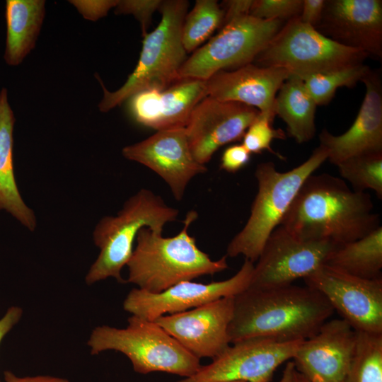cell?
Segmentation results:
<instances>
[{"mask_svg":"<svg viewBox=\"0 0 382 382\" xmlns=\"http://www.w3.org/2000/svg\"><path fill=\"white\" fill-rule=\"evenodd\" d=\"M370 195L351 190L328 173L304 181L280 225L297 236L336 245L357 241L381 226Z\"/></svg>","mask_w":382,"mask_h":382,"instance_id":"obj_1","label":"cell"},{"mask_svg":"<svg viewBox=\"0 0 382 382\" xmlns=\"http://www.w3.org/2000/svg\"><path fill=\"white\" fill-rule=\"evenodd\" d=\"M334 312L320 292L306 285L248 287L234 296L228 328L229 341L232 344L255 337L305 340L314 335Z\"/></svg>","mask_w":382,"mask_h":382,"instance_id":"obj_2","label":"cell"},{"mask_svg":"<svg viewBox=\"0 0 382 382\" xmlns=\"http://www.w3.org/2000/svg\"><path fill=\"white\" fill-rule=\"evenodd\" d=\"M197 218L195 211L187 213L183 228L177 235L163 237L162 233L142 228L128 261L127 282L138 289L158 294L185 281L213 275L228 269L227 255L213 260L197 245L188 228Z\"/></svg>","mask_w":382,"mask_h":382,"instance_id":"obj_3","label":"cell"},{"mask_svg":"<svg viewBox=\"0 0 382 382\" xmlns=\"http://www.w3.org/2000/svg\"><path fill=\"white\" fill-rule=\"evenodd\" d=\"M326 160L327 152L319 145L307 160L286 172L277 170L271 161L259 163L255 171L258 189L250 216L228 243L227 257L243 255L245 260L256 262L268 237L280 225L304 181Z\"/></svg>","mask_w":382,"mask_h":382,"instance_id":"obj_4","label":"cell"},{"mask_svg":"<svg viewBox=\"0 0 382 382\" xmlns=\"http://www.w3.org/2000/svg\"><path fill=\"white\" fill-rule=\"evenodd\" d=\"M188 6L186 0L162 1L158 8L161 21L151 33L144 35L138 63L123 86L110 92L100 81L101 112L109 111L137 93L163 90L180 79V69L187 59L181 33Z\"/></svg>","mask_w":382,"mask_h":382,"instance_id":"obj_5","label":"cell"},{"mask_svg":"<svg viewBox=\"0 0 382 382\" xmlns=\"http://www.w3.org/2000/svg\"><path fill=\"white\" fill-rule=\"evenodd\" d=\"M178 213L151 190L141 189L131 196L117 216H105L96 226L93 238L100 253L86 274V283L108 277L124 282L121 270L132 255L139 231L148 227L163 233L165 225L175 221Z\"/></svg>","mask_w":382,"mask_h":382,"instance_id":"obj_6","label":"cell"},{"mask_svg":"<svg viewBox=\"0 0 382 382\" xmlns=\"http://www.w3.org/2000/svg\"><path fill=\"white\" fill-rule=\"evenodd\" d=\"M88 345L91 354L115 350L130 360L134 370L147 374L162 371L185 378L202 367L196 357L155 321L132 315L125 328L108 325L93 329Z\"/></svg>","mask_w":382,"mask_h":382,"instance_id":"obj_7","label":"cell"},{"mask_svg":"<svg viewBox=\"0 0 382 382\" xmlns=\"http://www.w3.org/2000/svg\"><path fill=\"white\" fill-rule=\"evenodd\" d=\"M368 55L325 36L292 18L260 52L253 64L284 69L301 79L361 64Z\"/></svg>","mask_w":382,"mask_h":382,"instance_id":"obj_8","label":"cell"},{"mask_svg":"<svg viewBox=\"0 0 382 382\" xmlns=\"http://www.w3.org/2000/svg\"><path fill=\"white\" fill-rule=\"evenodd\" d=\"M282 25L279 20L250 15L232 20L186 59L180 69V79L206 81L219 71L253 63Z\"/></svg>","mask_w":382,"mask_h":382,"instance_id":"obj_9","label":"cell"},{"mask_svg":"<svg viewBox=\"0 0 382 382\" xmlns=\"http://www.w3.org/2000/svg\"><path fill=\"white\" fill-rule=\"evenodd\" d=\"M303 341L265 337L242 340L232 343L192 376L178 382H269L282 364L293 359Z\"/></svg>","mask_w":382,"mask_h":382,"instance_id":"obj_10","label":"cell"},{"mask_svg":"<svg viewBox=\"0 0 382 382\" xmlns=\"http://www.w3.org/2000/svg\"><path fill=\"white\" fill-rule=\"evenodd\" d=\"M336 245L301 238L279 225L268 237L253 267L249 288L269 289L291 284L323 265Z\"/></svg>","mask_w":382,"mask_h":382,"instance_id":"obj_11","label":"cell"},{"mask_svg":"<svg viewBox=\"0 0 382 382\" xmlns=\"http://www.w3.org/2000/svg\"><path fill=\"white\" fill-rule=\"evenodd\" d=\"M303 279L355 331L382 334V279H361L322 265Z\"/></svg>","mask_w":382,"mask_h":382,"instance_id":"obj_12","label":"cell"},{"mask_svg":"<svg viewBox=\"0 0 382 382\" xmlns=\"http://www.w3.org/2000/svg\"><path fill=\"white\" fill-rule=\"evenodd\" d=\"M254 264L244 260L233 277L209 284L185 281L158 294L135 288L129 291L124 309L132 315L154 321L159 317L183 312L217 299L235 296L249 287Z\"/></svg>","mask_w":382,"mask_h":382,"instance_id":"obj_13","label":"cell"},{"mask_svg":"<svg viewBox=\"0 0 382 382\" xmlns=\"http://www.w3.org/2000/svg\"><path fill=\"white\" fill-rule=\"evenodd\" d=\"M259 113L256 108L243 103L204 98L185 127L195 159L205 165L220 147L243 139Z\"/></svg>","mask_w":382,"mask_h":382,"instance_id":"obj_14","label":"cell"},{"mask_svg":"<svg viewBox=\"0 0 382 382\" xmlns=\"http://www.w3.org/2000/svg\"><path fill=\"white\" fill-rule=\"evenodd\" d=\"M234 296L224 297L154 320L196 357L215 359L229 346Z\"/></svg>","mask_w":382,"mask_h":382,"instance_id":"obj_15","label":"cell"},{"mask_svg":"<svg viewBox=\"0 0 382 382\" xmlns=\"http://www.w3.org/2000/svg\"><path fill=\"white\" fill-rule=\"evenodd\" d=\"M122 155L158 174L180 201L190 181L207 168L193 157L185 127L157 131L138 143L123 148Z\"/></svg>","mask_w":382,"mask_h":382,"instance_id":"obj_16","label":"cell"},{"mask_svg":"<svg viewBox=\"0 0 382 382\" xmlns=\"http://www.w3.org/2000/svg\"><path fill=\"white\" fill-rule=\"evenodd\" d=\"M357 340V332L343 319L327 320L303 340L293 357L296 370L310 382L345 381Z\"/></svg>","mask_w":382,"mask_h":382,"instance_id":"obj_17","label":"cell"},{"mask_svg":"<svg viewBox=\"0 0 382 382\" xmlns=\"http://www.w3.org/2000/svg\"><path fill=\"white\" fill-rule=\"evenodd\" d=\"M330 39L382 57V1L330 0L315 28Z\"/></svg>","mask_w":382,"mask_h":382,"instance_id":"obj_18","label":"cell"},{"mask_svg":"<svg viewBox=\"0 0 382 382\" xmlns=\"http://www.w3.org/2000/svg\"><path fill=\"white\" fill-rule=\"evenodd\" d=\"M366 93L359 112L351 127L340 135L326 129L319 135L320 145L325 149L332 164L352 156L382 152V83L378 71L369 69L361 81Z\"/></svg>","mask_w":382,"mask_h":382,"instance_id":"obj_19","label":"cell"},{"mask_svg":"<svg viewBox=\"0 0 382 382\" xmlns=\"http://www.w3.org/2000/svg\"><path fill=\"white\" fill-rule=\"evenodd\" d=\"M207 96L206 81L183 78L163 90L150 89L129 98L139 123L156 131L185 127L195 106Z\"/></svg>","mask_w":382,"mask_h":382,"instance_id":"obj_20","label":"cell"},{"mask_svg":"<svg viewBox=\"0 0 382 382\" xmlns=\"http://www.w3.org/2000/svg\"><path fill=\"white\" fill-rule=\"evenodd\" d=\"M291 74L274 66L253 63L236 70H221L206 80L207 96L220 101L237 102L274 115V101L283 83Z\"/></svg>","mask_w":382,"mask_h":382,"instance_id":"obj_21","label":"cell"},{"mask_svg":"<svg viewBox=\"0 0 382 382\" xmlns=\"http://www.w3.org/2000/svg\"><path fill=\"white\" fill-rule=\"evenodd\" d=\"M15 117L5 88L0 91V211L5 210L22 225L33 231L36 217L17 187L13 171V146Z\"/></svg>","mask_w":382,"mask_h":382,"instance_id":"obj_22","label":"cell"},{"mask_svg":"<svg viewBox=\"0 0 382 382\" xmlns=\"http://www.w3.org/2000/svg\"><path fill=\"white\" fill-rule=\"evenodd\" d=\"M44 16L45 1H6L4 59L8 65H19L34 47Z\"/></svg>","mask_w":382,"mask_h":382,"instance_id":"obj_23","label":"cell"},{"mask_svg":"<svg viewBox=\"0 0 382 382\" xmlns=\"http://www.w3.org/2000/svg\"><path fill=\"white\" fill-rule=\"evenodd\" d=\"M316 107L303 79L294 75L281 86L274 101L276 115L285 122L288 134L299 144L311 140L316 134Z\"/></svg>","mask_w":382,"mask_h":382,"instance_id":"obj_24","label":"cell"},{"mask_svg":"<svg viewBox=\"0 0 382 382\" xmlns=\"http://www.w3.org/2000/svg\"><path fill=\"white\" fill-rule=\"evenodd\" d=\"M323 265L361 279H382V226L357 241L336 245Z\"/></svg>","mask_w":382,"mask_h":382,"instance_id":"obj_25","label":"cell"},{"mask_svg":"<svg viewBox=\"0 0 382 382\" xmlns=\"http://www.w3.org/2000/svg\"><path fill=\"white\" fill-rule=\"evenodd\" d=\"M224 11L216 0H197L187 13L182 26L181 38L187 53L195 51L221 28Z\"/></svg>","mask_w":382,"mask_h":382,"instance_id":"obj_26","label":"cell"},{"mask_svg":"<svg viewBox=\"0 0 382 382\" xmlns=\"http://www.w3.org/2000/svg\"><path fill=\"white\" fill-rule=\"evenodd\" d=\"M357 332L345 382H382V334Z\"/></svg>","mask_w":382,"mask_h":382,"instance_id":"obj_27","label":"cell"},{"mask_svg":"<svg viewBox=\"0 0 382 382\" xmlns=\"http://www.w3.org/2000/svg\"><path fill=\"white\" fill-rule=\"evenodd\" d=\"M339 173L356 191L371 190L382 198V152L350 157L337 165Z\"/></svg>","mask_w":382,"mask_h":382,"instance_id":"obj_28","label":"cell"},{"mask_svg":"<svg viewBox=\"0 0 382 382\" xmlns=\"http://www.w3.org/2000/svg\"><path fill=\"white\" fill-rule=\"evenodd\" d=\"M364 63L325 74H315L303 79L305 88L318 105L328 104L337 88L353 87L369 71Z\"/></svg>","mask_w":382,"mask_h":382,"instance_id":"obj_29","label":"cell"},{"mask_svg":"<svg viewBox=\"0 0 382 382\" xmlns=\"http://www.w3.org/2000/svg\"><path fill=\"white\" fill-rule=\"evenodd\" d=\"M275 115L260 112L247 129L243 137L242 144L250 154H261L268 151L278 158L284 156L274 151L272 146L274 139H285L286 134L282 129H276L272 126Z\"/></svg>","mask_w":382,"mask_h":382,"instance_id":"obj_30","label":"cell"},{"mask_svg":"<svg viewBox=\"0 0 382 382\" xmlns=\"http://www.w3.org/2000/svg\"><path fill=\"white\" fill-rule=\"evenodd\" d=\"M302 0H253L249 15L263 20H289L299 16Z\"/></svg>","mask_w":382,"mask_h":382,"instance_id":"obj_31","label":"cell"},{"mask_svg":"<svg viewBox=\"0 0 382 382\" xmlns=\"http://www.w3.org/2000/svg\"><path fill=\"white\" fill-rule=\"evenodd\" d=\"M161 0H125L118 1L115 13L132 14L140 23L143 35L151 22L153 13L159 8Z\"/></svg>","mask_w":382,"mask_h":382,"instance_id":"obj_32","label":"cell"},{"mask_svg":"<svg viewBox=\"0 0 382 382\" xmlns=\"http://www.w3.org/2000/svg\"><path fill=\"white\" fill-rule=\"evenodd\" d=\"M250 156L251 154L243 144L230 146L222 154L220 169L235 173L250 162Z\"/></svg>","mask_w":382,"mask_h":382,"instance_id":"obj_33","label":"cell"},{"mask_svg":"<svg viewBox=\"0 0 382 382\" xmlns=\"http://www.w3.org/2000/svg\"><path fill=\"white\" fill-rule=\"evenodd\" d=\"M325 0H302V7L299 16L300 21L316 28L320 23L325 6Z\"/></svg>","mask_w":382,"mask_h":382,"instance_id":"obj_34","label":"cell"},{"mask_svg":"<svg viewBox=\"0 0 382 382\" xmlns=\"http://www.w3.org/2000/svg\"><path fill=\"white\" fill-rule=\"evenodd\" d=\"M253 0H227L221 5L224 18L221 27L238 17L249 15Z\"/></svg>","mask_w":382,"mask_h":382,"instance_id":"obj_35","label":"cell"},{"mask_svg":"<svg viewBox=\"0 0 382 382\" xmlns=\"http://www.w3.org/2000/svg\"><path fill=\"white\" fill-rule=\"evenodd\" d=\"M22 313L23 311L20 307L11 306L0 319V343L4 336L19 321Z\"/></svg>","mask_w":382,"mask_h":382,"instance_id":"obj_36","label":"cell"},{"mask_svg":"<svg viewBox=\"0 0 382 382\" xmlns=\"http://www.w3.org/2000/svg\"><path fill=\"white\" fill-rule=\"evenodd\" d=\"M4 380L6 382H69L66 378L50 376L19 377L9 371L4 372Z\"/></svg>","mask_w":382,"mask_h":382,"instance_id":"obj_37","label":"cell"},{"mask_svg":"<svg viewBox=\"0 0 382 382\" xmlns=\"http://www.w3.org/2000/svg\"><path fill=\"white\" fill-rule=\"evenodd\" d=\"M295 370L296 369L294 362L289 361L286 364L282 376L278 382H291Z\"/></svg>","mask_w":382,"mask_h":382,"instance_id":"obj_38","label":"cell"},{"mask_svg":"<svg viewBox=\"0 0 382 382\" xmlns=\"http://www.w3.org/2000/svg\"><path fill=\"white\" fill-rule=\"evenodd\" d=\"M291 382H306L304 377L295 370Z\"/></svg>","mask_w":382,"mask_h":382,"instance_id":"obj_39","label":"cell"},{"mask_svg":"<svg viewBox=\"0 0 382 382\" xmlns=\"http://www.w3.org/2000/svg\"><path fill=\"white\" fill-rule=\"evenodd\" d=\"M305 380H306V382H310V381H308L307 379H306V378H305ZM335 382H345V381H335Z\"/></svg>","mask_w":382,"mask_h":382,"instance_id":"obj_40","label":"cell"},{"mask_svg":"<svg viewBox=\"0 0 382 382\" xmlns=\"http://www.w3.org/2000/svg\"><path fill=\"white\" fill-rule=\"evenodd\" d=\"M225 382H244V381H225Z\"/></svg>","mask_w":382,"mask_h":382,"instance_id":"obj_41","label":"cell"}]
</instances>
